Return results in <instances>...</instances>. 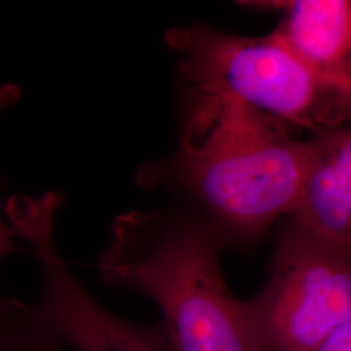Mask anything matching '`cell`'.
<instances>
[{"label":"cell","instance_id":"obj_7","mask_svg":"<svg viewBox=\"0 0 351 351\" xmlns=\"http://www.w3.org/2000/svg\"><path fill=\"white\" fill-rule=\"evenodd\" d=\"M284 12L274 34L317 72L351 78L350 0L271 3Z\"/></svg>","mask_w":351,"mask_h":351},{"label":"cell","instance_id":"obj_8","mask_svg":"<svg viewBox=\"0 0 351 351\" xmlns=\"http://www.w3.org/2000/svg\"><path fill=\"white\" fill-rule=\"evenodd\" d=\"M0 351H64L62 342L42 329L29 314V306L17 302L0 324Z\"/></svg>","mask_w":351,"mask_h":351},{"label":"cell","instance_id":"obj_9","mask_svg":"<svg viewBox=\"0 0 351 351\" xmlns=\"http://www.w3.org/2000/svg\"><path fill=\"white\" fill-rule=\"evenodd\" d=\"M17 98H19V88L13 85L1 86L0 88V112L17 101ZM14 236H17L16 230L12 226H7V223H4L0 217V261L4 256L17 251V246L14 243ZM16 301L17 300L5 298L0 293V324L10 316Z\"/></svg>","mask_w":351,"mask_h":351},{"label":"cell","instance_id":"obj_1","mask_svg":"<svg viewBox=\"0 0 351 351\" xmlns=\"http://www.w3.org/2000/svg\"><path fill=\"white\" fill-rule=\"evenodd\" d=\"M310 159V139L293 138L271 114L229 94L195 95L180 150L138 178L184 189L226 246H247L295 211Z\"/></svg>","mask_w":351,"mask_h":351},{"label":"cell","instance_id":"obj_4","mask_svg":"<svg viewBox=\"0 0 351 351\" xmlns=\"http://www.w3.org/2000/svg\"><path fill=\"white\" fill-rule=\"evenodd\" d=\"M261 351H316L351 322V249L289 223L269 276L245 301Z\"/></svg>","mask_w":351,"mask_h":351},{"label":"cell","instance_id":"obj_3","mask_svg":"<svg viewBox=\"0 0 351 351\" xmlns=\"http://www.w3.org/2000/svg\"><path fill=\"white\" fill-rule=\"evenodd\" d=\"M167 40L195 95L229 94L314 133L351 124V78L317 72L274 33L242 37L197 24L172 29Z\"/></svg>","mask_w":351,"mask_h":351},{"label":"cell","instance_id":"obj_10","mask_svg":"<svg viewBox=\"0 0 351 351\" xmlns=\"http://www.w3.org/2000/svg\"><path fill=\"white\" fill-rule=\"evenodd\" d=\"M316 351H351V322L337 329Z\"/></svg>","mask_w":351,"mask_h":351},{"label":"cell","instance_id":"obj_2","mask_svg":"<svg viewBox=\"0 0 351 351\" xmlns=\"http://www.w3.org/2000/svg\"><path fill=\"white\" fill-rule=\"evenodd\" d=\"M224 246L201 217L134 211L116 217L98 271L159 306L172 351H261L246 303L226 285Z\"/></svg>","mask_w":351,"mask_h":351},{"label":"cell","instance_id":"obj_6","mask_svg":"<svg viewBox=\"0 0 351 351\" xmlns=\"http://www.w3.org/2000/svg\"><path fill=\"white\" fill-rule=\"evenodd\" d=\"M301 199L290 223L351 249V124L315 132Z\"/></svg>","mask_w":351,"mask_h":351},{"label":"cell","instance_id":"obj_5","mask_svg":"<svg viewBox=\"0 0 351 351\" xmlns=\"http://www.w3.org/2000/svg\"><path fill=\"white\" fill-rule=\"evenodd\" d=\"M42 265L40 297L29 306L38 326L75 351H172L163 326H139L110 313L68 268L53 233L30 242Z\"/></svg>","mask_w":351,"mask_h":351}]
</instances>
